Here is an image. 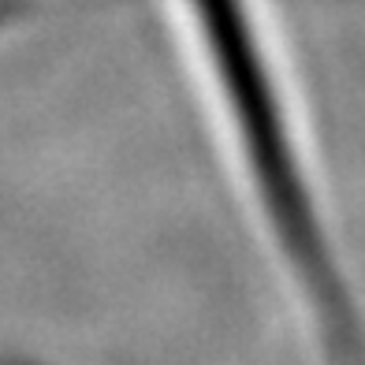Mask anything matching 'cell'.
<instances>
[{
    "label": "cell",
    "mask_w": 365,
    "mask_h": 365,
    "mask_svg": "<svg viewBox=\"0 0 365 365\" xmlns=\"http://www.w3.org/2000/svg\"><path fill=\"white\" fill-rule=\"evenodd\" d=\"M194 11L205 26L212 63H217L231 112L239 120V135H242L246 157H250V168L257 175V187H261L276 235L284 242V250L291 254L298 276L306 279L309 294L317 298L328 331L336 339H346L354 351V331H358L354 313L336 279V269L328 261L321 227L313 220L309 197L291 160V145L284 142L272 86L254 53L250 30H246V19H242V4L239 0H194Z\"/></svg>",
    "instance_id": "obj_1"
}]
</instances>
